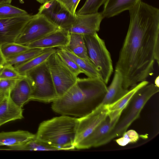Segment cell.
Wrapping results in <instances>:
<instances>
[{
	"label": "cell",
	"mask_w": 159,
	"mask_h": 159,
	"mask_svg": "<svg viewBox=\"0 0 159 159\" xmlns=\"http://www.w3.org/2000/svg\"><path fill=\"white\" fill-rule=\"evenodd\" d=\"M130 22L115 70L129 89L152 75L159 65V10L140 1L129 10Z\"/></svg>",
	"instance_id": "1"
},
{
	"label": "cell",
	"mask_w": 159,
	"mask_h": 159,
	"mask_svg": "<svg viewBox=\"0 0 159 159\" xmlns=\"http://www.w3.org/2000/svg\"><path fill=\"white\" fill-rule=\"evenodd\" d=\"M107 87L100 79L78 77L76 83L68 91L52 102V109L63 115L82 117L98 105Z\"/></svg>",
	"instance_id": "2"
},
{
	"label": "cell",
	"mask_w": 159,
	"mask_h": 159,
	"mask_svg": "<svg viewBox=\"0 0 159 159\" xmlns=\"http://www.w3.org/2000/svg\"><path fill=\"white\" fill-rule=\"evenodd\" d=\"M78 124V118L63 115L54 117L40 124L35 138L60 150H74Z\"/></svg>",
	"instance_id": "3"
},
{
	"label": "cell",
	"mask_w": 159,
	"mask_h": 159,
	"mask_svg": "<svg viewBox=\"0 0 159 159\" xmlns=\"http://www.w3.org/2000/svg\"><path fill=\"white\" fill-rule=\"evenodd\" d=\"M159 91V87L151 83L143 86L134 94L123 111L111 132L99 143L98 146L106 144L116 137L121 136L140 116L143 108L150 98Z\"/></svg>",
	"instance_id": "4"
},
{
	"label": "cell",
	"mask_w": 159,
	"mask_h": 159,
	"mask_svg": "<svg viewBox=\"0 0 159 159\" xmlns=\"http://www.w3.org/2000/svg\"><path fill=\"white\" fill-rule=\"evenodd\" d=\"M87 54L100 79L106 84L113 71L110 53L97 33L83 35Z\"/></svg>",
	"instance_id": "5"
},
{
	"label": "cell",
	"mask_w": 159,
	"mask_h": 159,
	"mask_svg": "<svg viewBox=\"0 0 159 159\" xmlns=\"http://www.w3.org/2000/svg\"><path fill=\"white\" fill-rule=\"evenodd\" d=\"M32 87L31 100L49 102L59 98L47 61L30 70L25 75Z\"/></svg>",
	"instance_id": "6"
},
{
	"label": "cell",
	"mask_w": 159,
	"mask_h": 159,
	"mask_svg": "<svg viewBox=\"0 0 159 159\" xmlns=\"http://www.w3.org/2000/svg\"><path fill=\"white\" fill-rule=\"evenodd\" d=\"M56 52L50 56L47 62L57 93L60 97L75 84L78 77L64 64Z\"/></svg>",
	"instance_id": "7"
},
{
	"label": "cell",
	"mask_w": 159,
	"mask_h": 159,
	"mask_svg": "<svg viewBox=\"0 0 159 159\" xmlns=\"http://www.w3.org/2000/svg\"><path fill=\"white\" fill-rule=\"evenodd\" d=\"M59 29L44 15L37 13L32 15L15 42L25 45Z\"/></svg>",
	"instance_id": "8"
},
{
	"label": "cell",
	"mask_w": 159,
	"mask_h": 159,
	"mask_svg": "<svg viewBox=\"0 0 159 159\" xmlns=\"http://www.w3.org/2000/svg\"><path fill=\"white\" fill-rule=\"evenodd\" d=\"M107 115L105 106L98 105L88 114L78 118V126L74 143L75 148L93 132Z\"/></svg>",
	"instance_id": "9"
},
{
	"label": "cell",
	"mask_w": 159,
	"mask_h": 159,
	"mask_svg": "<svg viewBox=\"0 0 159 159\" xmlns=\"http://www.w3.org/2000/svg\"><path fill=\"white\" fill-rule=\"evenodd\" d=\"M32 16L28 14L0 18V46L6 43L15 42Z\"/></svg>",
	"instance_id": "10"
},
{
	"label": "cell",
	"mask_w": 159,
	"mask_h": 159,
	"mask_svg": "<svg viewBox=\"0 0 159 159\" xmlns=\"http://www.w3.org/2000/svg\"><path fill=\"white\" fill-rule=\"evenodd\" d=\"M103 19L101 12L80 14L76 12L75 22L67 31L83 35L93 34L99 30Z\"/></svg>",
	"instance_id": "11"
},
{
	"label": "cell",
	"mask_w": 159,
	"mask_h": 159,
	"mask_svg": "<svg viewBox=\"0 0 159 159\" xmlns=\"http://www.w3.org/2000/svg\"><path fill=\"white\" fill-rule=\"evenodd\" d=\"M57 1L51 9L37 13L44 15L59 29L67 31L75 22V15L72 14Z\"/></svg>",
	"instance_id": "12"
},
{
	"label": "cell",
	"mask_w": 159,
	"mask_h": 159,
	"mask_svg": "<svg viewBox=\"0 0 159 159\" xmlns=\"http://www.w3.org/2000/svg\"><path fill=\"white\" fill-rule=\"evenodd\" d=\"M69 39V33L60 29L25 45L30 48H65L68 43Z\"/></svg>",
	"instance_id": "13"
},
{
	"label": "cell",
	"mask_w": 159,
	"mask_h": 159,
	"mask_svg": "<svg viewBox=\"0 0 159 159\" xmlns=\"http://www.w3.org/2000/svg\"><path fill=\"white\" fill-rule=\"evenodd\" d=\"M118 120L111 119L107 115L93 132L76 148L85 149L98 147L99 143L112 130Z\"/></svg>",
	"instance_id": "14"
},
{
	"label": "cell",
	"mask_w": 159,
	"mask_h": 159,
	"mask_svg": "<svg viewBox=\"0 0 159 159\" xmlns=\"http://www.w3.org/2000/svg\"><path fill=\"white\" fill-rule=\"evenodd\" d=\"M148 83L147 80L140 82L129 89L126 94L116 101L110 104L104 105L107 110L108 116L111 119H119L136 92Z\"/></svg>",
	"instance_id": "15"
},
{
	"label": "cell",
	"mask_w": 159,
	"mask_h": 159,
	"mask_svg": "<svg viewBox=\"0 0 159 159\" xmlns=\"http://www.w3.org/2000/svg\"><path fill=\"white\" fill-rule=\"evenodd\" d=\"M129 89L123 86V78L120 73L115 70L112 80L103 98L98 105L110 104L116 101L126 94Z\"/></svg>",
	"instance_id": "16"
},
{
	"label": "cell",
	"mask_w": 159,
	"mask_h": 159,
	"mask_svg": "<svg viewBox=\"0 0 159 159\" xmlns=\"http://www.w3.org/2000/svg\"><path fill=\"white\" fill-rule=\"evenodd\" d=\"M32 91L30 81L25 75L17 80L9 96L15 103L22 108L25 104L31 100Z\"/></svg>",
	"instance_id": "17"
},
{
	"label": "cell",
	"mask_w": 159,
	"mask_h": 159,
	"mask_svg": "<svg viewBox=\"0 0 159 159\" xmlns=\"http://www.w3.org/2000/svg\"><path fill=\"white\" fill-rule=\"evenodd\" d=\"M23 117L22 108L15 103L9 95L6 96L0 103V127Z\"/></svg>",
	"instance_id": "18"
},
{
	"label": "cell",
	"mask_w": 159,
	"mask_h": 159,
	"mask_svg": "<svg viewBox=\"0 0 159 159\" xmlns=\"http://www.w3.org/2000/svg\"><path fill=\"white\" fill-rule=\"evenodd\" d=\"M141 0H107L104 3L102 17L109 18L117 15L122 12L129 10Z\"/></svg>",
	"instance_id": "19"
},
{
	"label": "cell",
	"mask_w": 159,
	"mask_h": 159,
	"mask_svg": "<svg viewBox=\"0 0 159 159\" xmlns=\"http://www.w3.org/2000/svg\"><path fill=\"white\" fill-rule=\"evenodd\" d=\"M36 135L28 131L19 130L0 132V144L11 147L23 144L35 138Z\"/></svg>",
	"instance_id": "20"
},
{
	"label": "cell",
	"mask_w": 159,
	"mask_h": 159,
	"mask_svg": "<svg viewBox=\"0 0 159 159\" xmlns=\"http://www.w3.org/2000/svg\"><path fill=\"white\" fill-rule=\"evenodd\" d=\"M65 48L77 57L91 63L87 54L83 34L69 33L68 43Z\"/></svg>",
	"instance_id": "21"
},
{
	"label": "cell",
	"mask_w": 159,
	"mask_h": 159,
	"mask_svg": "<svg viewBox=\"0 0 159 159\" xmlns=\"http://www.w3.org/2000/svg\"><path fill=\"white\" fill-rule=\"evenodd\" d=\"M57 48L47 49L44 52L27 62L14 66L21 75L25 74L32 69L46 61L50 56L57 50Z\"/></svg>",
	"instance_id": "22"
},
{
	"label": "cell",
	"mask_w": 159,
	"mask_h": 159,
	"mask_svg": "<svg viewBox=\"0 0 159 159\" xmlns=\"http://www.w3.org/2000/svg\"><path fill=\"white\" fill-rule=\"evenodd\" d=\"M10 150L30 151H57L60 150L36 138L20 145L8 147Z\"/></svg>",
	"instance_id": "23"
},
{
	"label": "cell",
	"mask_w": 159,
	"mask_h": 159,
	"mask_svg": "<svg viewBox=\"0 0 159 159\" xmlns=\"http://www.w3.org/2000/svg\"><path fill=\"white\" fill-rule=\"evenodd\" d=\"M61 48L74 60L88 77L100 79L97 70L90 62L77 57L65 48Z\"/></svg>",
	"instance_id": "24"
},
{
	"label": "cell",
	"mask_w": 159,
	"mask_h": 159,
	"mask_svg": "<svg viewBox=\"0 0 159 159\" xmlns=\"http://www.w3.org/2000/svg\"><path fill=\"white\" fill-rule=\"evenodd\" d=\"M46 49L30 48L15 57L6 60L4 65H9L14 67L18 66L27 62L41 54Z\"/></svg>",
	"instance_id": "25"
},
{
	"label": "cell",
	"mask_w": 159,
	"mask_h": 159,
	"mask_svg": "<svg viewBox=\"0 0 159 159\" xmlns=\"http://www.w3.org/2000/svg\"><path fill=\"white\" fill-rule=\"evenodd\" d=\"M0 48L6 60L15 57L30 49L25 45L15 42L3 44L0 46Z\"/></svg>",
	"instance_id": "26"
},
{
	"label": "cell",
	"mask_w": 159,
	"mask_h": 159,
	"mask_svg": "<svg viewBox=\"0 0 159 159\" xmlns=\"http://www.w3.org/2000/svg\"><path fill=\"white\" fill-rule=\"evenodd\" d=\"M56 52L62 62L76 76L78 77L80 74H84L83 71L74 60L65 52L62 48H57Z\"/></svg>",
	"instance_id": "27"
},
{
	"label": "cell",
	"mask_w": 159,
	"mask_h": 159,
	"mask_svg": "<svg viewBox=\"0 0 159 159\" xmlns=\"http://www.w3.org/2000/svg\"><path fill=\"white\" fill-rule=\"evenodd\" d=\"M28 14L25 10L12 6L11 4L0 5V18H4Z\"/></svg>",
	"instance_id": "28"
},
{
	"label": "cell",
	"mask_w": 159,
	"mask_h": 159,
	"mask_svg": "<svg viewBox=\"0 0 159 159\" xmlns=\"http://www.w3.org/2000/svg\"><path fill=\"white\" fill-rule=\"evenodd\" d=\"M107 0H86L81 7L76 12L80 14H87L98 12L101 6L104 4Z\"/></svg>",
	"instance_id": "29"
},
{
	"label": "cell",
	"mask_w": 159,
	"mask_h": 159,
	"mask_svg": "<svg viewBox=\"0 0 159 159\" xmlns=\"http://www.w3.org/2000/svg\"><path fill=\"white\" fill-rule=\"evenodd\" d=\"M120 138L116 140L119 145L124 146L130 143L137 142L139 139V134L135 130L130 129L125 131Z\"/></svg>",
	"instance_id": "30"
},
{
	"label": "cell",
	"mask_w": 159,
	"mask_h": 159,
	"mask_svg": "<svg viewBox=\"0 0 159 159\" xmlns=\"http://www.w3.org/2000/svg\"><path fill=\"white\" fill-rule=\"evenodd\" d=\"M12 66L5 65L0 70V78L18 80L25 77Z\"/></svg>",
	"instance_id": "31"
},
{
	"label": "cell",
	"mask_w": 159,
	"mask_h": 159,
	"mask_svg": "<svg viewBox=\"0 0 159 159\" xmlns=\"http://www.w3.org/2000/svg\"><path fill=\"white\" fill-rule=\"evenodd\" d=\"M17 80L0 78V93L9 95Z\"/></svg>",
	"instance_id": "32"
},
{
	"label": "cell",
	"mask_w": 159,
	"mask_h": 159,
	"mask_svg": "<svg viewBox=\"0 0 159 159\" xmlns=\"http://www.w3.org/2000/svg\"><path fill=\"white\" fill-rule=\"evenodd\" d=\"M70 13L75 16L76 10L81 0H57Z\"/></svg>",
	"instance_id": "33"
},
{
	"label": "cell",
	"mask_w": 159,
	"mask_h": 159,
	"mask_svg": "<svg viewBox=\"0 0 159 159\" xmlns=\"http://www.w3.org/2000/svg\"><path fill=\"white\" fill-rule=\"evenodd\" d=\"M6 62V60L1 52L0 48V70L4 66Z\"/></svg>",
	"instance_id": "34"
},
{
	"label": "cell",
	"mask_w": 159,
	"mask_h": 159,
	"mask_svg": "<svg viewBox=\"0 0 159 159\" xmlns=\"http://www.w3.org/2000/svg\"><path fill=\"white\" fill-rule=\"evenodd\" d=\"M12 0H0V5L3 4H11Z\"/></svg>",
	"instance_id": "35"
},
{
	"label": "cell",
	"mask_w": 159,
	"mask_h": 159,
	"mask_svg": "<svg viewBox=\"0 0 159 159\" xmlns=\"http://www.w3.org/2000/svg\"><path fill=\"white\" fill-rule=\"evenodd\" d=\"M155 85L159 87V76L157 77L155 80Z\"/></svg>",
	"instance_id": "36"
},
{
	"label": "cell",
	"mask_w": 159,
	"mask_h": 159,
	"mask_svg": "<svg viewBox=\"0 0 159 159\" xmlns=\"http://www.w3.org/2000/svg\"><path fill=\"white\" fill-rule=\"evenodd\" d=\"M6 96V95L0 93V103L3 100Z\"/></svg>",
	"instance_id": "37"
},
{
	"label": "cell",
	"mask_w": 159,
	"mask_h": 159,
	"mask_svg": "<svg viewBox=\"0 0 159 159\" xmlns=\"http://www.w3.org/2000/svg\"><path fill=\"white\" fill-rule=\"evenodd\" d=\"M38 2H39L40 3H43L45 2H47V1H48V0H36Z\"/></svg>",
	"instance_id": "38"
},
{
	"label": "cell",
	"mask_w": 159,
	"mask_h": 159,
	"mask_svg": "<svg viewBox=\"0 0 159 159\" xmlns=\"http://www.w3.org/2000/svg\"><path fill=\"white\" fill-rule=\"evenodd\" d=\"M3 146L2 144H0V146Z\"/></svg>",
	"instance_id": "39"
}]
</instances>
